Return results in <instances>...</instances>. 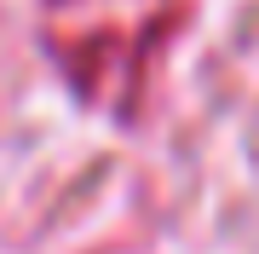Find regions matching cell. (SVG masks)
I'll list each match as a JSON object with an SVG mask.
<instances>
[{"mask_svg": "<svg viewBox=\"0 0 259 254\" xmlns=\"http://www.w3.org/2000/svg\"><path fill=\"white\" fill-rule=\"evenodd\" d=\"M179 23V0H52L47 35L75 93L133 116L161 41Z\"/></svg>", "mask_w": 259, "mask_h": 254, "instance_id": "obj_1", "label": "cell"}]
</instances>
